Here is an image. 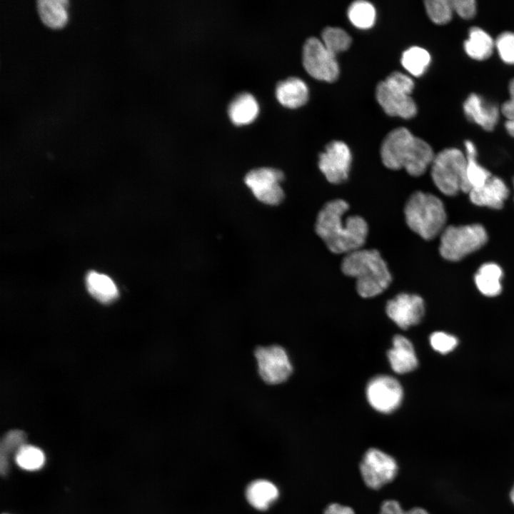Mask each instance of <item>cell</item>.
<instances>
[{"label": "cell", "mask_w": 514, "mask_h": 514, "mask_svg": "<svg viewBox=\"0 0 514 514\" xmlns=\"http://www.w3.org/2000/svg\"><path fill=\"white\" fill-rule=\"evenodd\" d=\"M392 343L387 356L393 371L398 374L414 371L418 366V358L412 343L401 335L395 336Z\"/></svg>", "instance_id": "e0dca14e"}, {"label": "cell", "mask_w": 514, "mask_h": 514, "mask_svg": "<svg viewBox=\"0 0 514 514\" xmlns=\"http://www.w3.org/2000/svg\"><path fill=\"white\" fill-rule=\"evenodd\" d=\"M504 128L507 133L514 138V117L505 119L504 122Z\"/></svg>", "instance_id": "f35d334b"}, {"label": "cell", "mask_w": 514, "mask_h": 514, "mask_svg": "<svg viewBox=\"0 0 514 514\" xmlns=\"http://www.w3.org/2000/svg\"><path fill=\"white\" fill-rule=\"evenodd\" d=\"M404 213L409 228L425 240L435 238L445 228L447 215L444 204L433 194L413 193L405 203Z\"/></svg>", "instance_id": "277c9868"}, {"label": "cell", "mask_w": 514, "mask_h": 514, "mask_svg": "<svg viewBox=\"0 0 514 514\" xmlns=\"http://www.w3.org/2000/svg\"><path fill=\"white\" fill-rule=\"evenodd\" d=\"M503 271L496 263L483 264L475 275V283L483 295L489 297L498 296L502 290L500 280Z\"/></svg>", "instance_id": "603a6c76"}, {"label": "cell", "mask_w": 514, "mask_h": 514, "mask_svg": "<svg viewBox=\"0 0 514 514\" xmlns=\"http://www.w3.org/2000/svg\"><path fill=\"white\" fill-rule=\"evenodd\" d=\"M245 494L246 500L253 508L265 511L278 498L279 490L272 482L258 479L247 485Z\"/></svg>", "instance_id": "d6986e66"}, {"label": "cell", "mask_w": 514, "mask_h": 514, "mask_svg": "<svg viewBox=\"0 0 514 514\" xmlns=\"http://www.w3.org/2000/svg\"><path fill=\"white\" fill-rule=\"evenodd\" d=\"M348 203L343 199L327 202L318 213L315 231L332 253L348 254L362 248L368 233L366 221L345 213Z\"/></svg>", "instance_id": "6da1fadb"}, {"label": "cell", "mask_w": 514, "mask_h": 514, "mask_svg": "<svg viewBox=\"0 0 514 514\" xmlns=\"http://www.w3.org/2000/svg\"><path fill=\"white\" fill-rule=\"evenodd\" d=\"M386 311L399 328L408 329L421 321L425 313V306L420 296L402 293L387 302Z\"/></svg>", "instance_id": "4fadbf2b"}, {"label": "cell", "mask_w": 514, "mask_h": 514, "mask_svg": "<svg viewBox=\"0 0 514 514\" xmlns=\"http://www.w3.org/2000/svg\"><path fill=\"white\" fill-rule=\"evenodd\" d=\"M404 513L399 503L394 500L385 501L380 511V514H404Z\"/></svg>", "instance_id": "8d00e7d4"}, {"label": "cell", "mask_w": 514, "mask_h": 514, "mask_svg": "<svg viewBox=\"0 0 514 514\" xmlns=\"http://www.w3.org/2000/svg\"><path fill=\"white\" fill-rule=\"evenodd\" d=\"M495 49L503 63L514 66V31L500 33L495 39Z\"/></svg>", "instance_id": "1f68e13d"}, {"label": "cell", "mask_w": 514, "mask_h": 514, "mask_svg": "<svg viewBox=\"0 0 514 514\" xmlns=\"http://www.w3.org/2000/svg\"><path fill=\"white\" fill-rule=\"evenodd\" d=\"M14 458L16 464L21 468L29 471L40 469L45 462L43 451L36 446L27 444L19 448Z\"/></svg>", "instance_id": "f1b7e54d"}, {"label": "cell", "mask_w": 514, "mask_h": 514, "mask_svg": "<svg viewBox=\"0 0 514 514\" xmlns=\"http://www.w3.org/2000/svg\"><path fill=\"white\" fill-rule=\"evenodd\" d=\"M435 155L428 142L403 127L391 131L381 148V160L386 167L391 170L403 168L413 176L425 173Z\"/></svg>", "instance_id": "7a4b0ae2"}, {"label": "cell", "mask_w": 514, "mask_h": 514, "mask_svg": "<svg viewBox=\"0 0 514 514\" xmlns=\"http://www.w3.org/2000/svg\"><path fill=\"white\" fill-rule=\"evenodd\" d=\"M404 514H428V513L420 508H414L408 511H405Z\"/></svg>", "instance_id": "ab89813d"}, {"label": "cell", "mask_w": 514, "mask_h": 514, "mask_svg": "<svg viewBox=\"0 0 514 514\" xmlns=\"http://www.w3.org/2000/svg\"><path fill=\"white\" fill-rule=\"evenodd\" d=\"M351 160L348 146L343 141H333L319 154L318 165L328 182L339 184L347 180Z\"/></svg>", "instance_id": "7c38bea8"}, {"label": "cell", "mask_w": 514, "mask_h": 514, "mask_svg": "<svg viewBox=\"0 0 514 514\" xmlns=\"http://www.w3.org/2000/svg\"><path fill=\"white\" fill-rule=\"evenodd\" d=\"M303 64L306 71L318 80L333 82L339 75L336 55L316 37L308 38L303 45Z\"/></svg>", "instance_id": "9c48e42d"}, {"label": "cell", "mask_w": 514, "mask_h": 514, "mask_svg": "<svg viewBox=\"0 0 514 514\" xmlns=\"http://www.w3.org/2000/svg\"><path fill=\"white\" fill-rule=\"evenodd\" d=\"M466 163L465 152L458 148H446L435 155L430 175L441 193L449 196L457 195L460 191L469 193Z\"/></svg>", "instance_id": "5b68a950"}, {"label": "cell", "mask_w": 514, "mask_h": 514, "mask_svg": "<svg viewBox=\"0 0 514 514\" xmlns=\"http://www.w3.org/2000/svg\"><path fill=\"white\" fill-rule=\"evenodd\" d=\"M343 273L356 279V291L363 298L382 293L392 281L386 261L375 249H358L345 256L341 263Z\"/></svg>", "instance_id": "3957f363"}, {"label": "cell", "mask_w": 514, "mask_h": 514, "mask_svg": "<svg viewBox=\"0 0 514 514\" xmlns=\"http://www.w3.org/2000/svg\"><path fill=\"white\" fill-rule=\"evenodd\" d=\"M259 111L256 98L249 92L238 93L231 101L228 112L231 120L237 125L253 121Z\"/></svg>", "instance_id": "44dd1931"}, {"label": "cell", "mask_w": 514, "mask_h": 514, "mask_svg": "<svg viewBox=\"0 0 514 514\" xmlns=\"http://www.w3.org/2000/svg\"><path fill=\"white\" fill-rule=\"evenodd\" d=\"M66 0H38L36 7L41 20L48 26L59 28L67 21Z\"/></svg>", "instance_id": "cb8c5ba5"}, {"label": "cell", "mask_w": 514, "mask_h": 514, "mask_svg": "<svg viewBox=\"0 0 514 514\" xmlns=\"http://www.w3.org/2000/svg\"><path fill=\"white\" fill-rule=\"evenodd\" d=\"M253 356L258 376L268 386L283 383L292 374L291 359L280 345L259 346L255 349Z\"/></svg>", "instance_id": "52a82bcc"}, {"label": "cell", "mask_w": 514, "mask_h": 514, "mask_svg": "<svg viewBox=\"0 0 514 514\" xmlns=\"http://www.w3.org/2000/svg\"><path fill=\"white\" fill-rule=\"evenodd\" d=\"M462 109L468 121L487 132L495 130L501 116L500 106L475 92L466 96Z\"/></svg>", "instance_id": "5bb4252c"}, {"label": "cell", "mask_w": 514, "mask_h": 514, "mask_svg": "<svg viewBox=\"0 0 514 514\" xmlns=\"http://www.w3.org/2000/svg\"><path fill=\"white\" fill-rule=\"evenodd\" d=\"M366 394L370 405L382 413L395 410L403 400V388L398 380L387 375H379L370 380Z\"/></svg>", "instance_id": "8fae6325"}, {"label": "cell", "mask_w": 514, "mask_h": 514, "mask_svg": "<svg viewBox=\"0 0 514 514\" xmlns=\"http://www.w3.org/2000/svg\"><path fill=\"white\" fill-rule=\"evenodd\" d=\"M376 94L378 102L388 115L403 119L416 115L417 106L410 94L388 86L384 81L377 85Z\"/></svg>", "instance_id": "9a60e30c"}, {"label": "cell", "mask_w": 514, "mask_h": 514, "mask_svg": "<svg viewBox=\"0 0 514 514\" xmlns=\"http://www.w3.org/2000/svg\"><path fill=\"white\" fill-rule=\"evenodd\" d=\"M324 514H355L353 509L348 506L338 503H332L325 510Z\"/></svg>", "instance_id": "74e56055"}, {"label": "cell", "mask_w": 514, "mask_h": 514, "mask_svg": "<svg viewBox=\"0 0 514 514\" xmlns=\"http://www.w3.org/2000/svg\"><path fill=\"white\" fill-rule=\"evenodd\" d=\"M26 435L20 430H12L6 433L0 444V468L1 475H6L9 470V458L14 456L21 447L26 444Z\"/></svg>", "instance_id": "484cf974"}, {"label": "cell", "mask_w": 514, "mask_h": 514, "mask_svg": "<svg viewBox=\"0 0 514 514\" xmlns=\"http://www.w3.org/2000/svg\"><path fill=\"white\" fill-rule=\"evenodd\" d=\"M454 14L466 21L473 19L478 13L475 0H450Z\"/></svg>", "instance_id": "836d02e7"}, {"label": "cell", "mask_w": 514, "mask_h": 514, "mask_svg": "<svg viewBox=\"0 0 514 514\" xmlns=\"http://www.w3.org/2000/svg\"><path fill=\"white\" fill-rule=\"evenodd\" d=\"M510 497L512 503L514 504V486L510 491Z\"/></svg>", "instance_id": "60d3db41"}, {"label": "cell", "mask_w": 514, "mask_h": 514, "mask_svg": "<svg viewBox=\"0 0 514 514\" xmlns=\"http://www.w3.org/2000/svg\"><path fill=\"white\" fill-rule=\"evenodd\" d=\"M276 95L278 101L284 106L297 108L308 101V89L302 79L289 77L277 84Z\"/></svg>", "instance_id": "ffe728a7"}, {"label": "cell", "mask_w": 514, "mask_h": 514, "mask_svg": "<svg viewBox=\"0 0 514 514\" xmlns=\"http://www.w3.org/2000/svg\"><path fill=\"white\" fill-rule=\"evenodd\" d=\"M487 241V232L480 224L449 226L440 234L439 251L445 259L458 261L480 249Z\"/></svg>", "instance_id": "8992f818"}, {"label": "cell", "mask_w": 514, "mask_h": 514, "mask_svg": "<svg viewBox=\"0 0 514 514\" xmlns=\"http://www.w3.org/2000/svg\"><path fill=\"white\" fill-rule=\"evenodd\" d=\"M384 81L390 86L410 94L414 89V82L410 77L402 73L395 71L390 74Z\"/></svg>", "instance_id": "e575fe53"}, {"label": "cell", "mask_w": 514, "mask_h": 514, "mask_svg": "<svg viewBox=\"0 0 514 514\" xmlns=\"http://www.w3.org/2000/svg\"><path fill=\"white\" fill-rule=\"evenodd\" d=\"M468 194L471 202L477 206L500 209L509 196V189L500 178L492 176L480 187L472 188Z\"/></svg>", "instance_id": "2e32d148"}, {"label": "cell", "mask_w": 514, "mask_h": 514, "mask_svg": "<svg viewBox=\"0 0 514 514\" xmlns=\"http://www.w3.org/2000/svg\"><path fill=\"white\" fill-rule=\"evenodd\" d=\"M283 173L274 168L261 167L251 170L244 178V182L255 198L261 203L276 206L284 199L281 183Z\"/></svg>", "instance_id": "ba28073f"}, {"label": "cell", "mask_w": 514, "mask_h": 514, "mask_svg": "<svg viewBox=\"0 0 514 514\" xmlns=\"http://www.w3.org/2000/svg\"><path fill=\"white\" fill-rule=\"evenodd\" d=\"M322 42L333 54L347 50L351 44L348 34L341 28L326 27L321 34Z\"/></svg>", "instance_id": "4dcf8cb0"}, {"label": "cell", "mask_w": 514, "mask_h": 514, "mask_svg": "<svg viewBox=\"0 0 514 514\" xmlns=\"http://www.w3.org/2000/svg\"><path fill=\"white\" fill-rule=\"evenodd\" d=\"M431 61L430 53L420 46L405 50L401 58L403 67L413 76H420L426 71Z\"/></svg>", "instance_id": "4316f807"}, {"label": "cell", "mask_w": 514, "mask_h": 514, "mask_svg": "<svg viewBox=\"0 0 514 514\" xmlns=\"http://www.w3.org/2000/svg\"><path fill=\"white\" fill-rule=\"evenodd\" d=\"M508 89L509 99L500 106L501 115L505 119L514 117V77L509 81Z\"/></svg>", "instance_id": "d590c367"}, {"label": "cell", "mask_w": 514, "mask_h": 514, "mask_svg": "<svg viewBox=\"0 0 514 514\" xmlns=\"http://www.w3.org/2000/svg\"><path fill=\"white\" fill-rule=\"evenodd\" d=\"M463 48L467 56L472 60L484 61L490 59L495 51V39L483 28L473 26L468 29Z\"/></svg>", "instance_id": "ac0fdd59"}, {"label": "cell", "mask_w": 514, "mask_h": 514, "mask_svg": "<svg viewBox=\"0 0 514 514\" xmlns=\"http://www.w3.org/2000/svg\"><path fill=\"white\" fill-rule=\"evenodd\" d=\"M464 148L467 161V181L471 190L485 183L492 176V174L478 162L477 148L472 141L465 140L464 141Z\"/></svg>", "instance_id": "d4e9b609"}, {"label": "cell", "mask_w": 514, "mask_h": 514, "mask_svg": "<svg viewBox=\"0 0 514 514\" xmlns=\"http://www.w3.org/2000/svg\"><path fill=\"white\" fill-rule=\"evenodd\" d=\"M430 343L437 352L445 354L452 351L458 345L457 338L444 332H435L430 336Z\"/></svg>", "instance_id": "d6a6232c"}, {"label": "cell", "mask_w": 514, "mask_h": 514, "mask_svg": "<svg viewBox=\"0 0 514 514\" xmlns=\"http://www.w3.org/2000/svg\"><path fill=\"white\" fill-rule=\"evenodd\" d=\"M424 6L428 18L437 25H445L453 19L454 11L450 0H426Z\"/></svg>", "instance_id": "f546056e"}, {"label": "cell", "mask_w": 514, "mask_h": 514, "mask_svg": "<svg viewBox=\"0 0 514 514\" xmlns=\"http://www.w3.org/2000/svg\"><path fill=\"white\" fill-rule=\"evenodd\" d=\"M89 293L101 303L114 302L119 296L118 288L108 276L96 271H90L86 277Z\"/></svg>", "instance_id": "7402d4cb"}, {"label": "cell", "mask_w": 514, "mask_h": 514, "mask_svg": "<svg viewBox=\"0 0 514 514\" xmlns=\"http://www.w3.org/2000/svg\"><path fill=\"white\" fill-rule=\"evenodd\" d=\"M348 16L351 22L360 29L371 28L376 19V10L374 6L366 1H356L353 2L348 10Z\"/></svg>", "instance_id": "83f0119b"}, {"label": "cell", "mask_w": 514, "mask_h": 514, "mask_svg": "<svg viewBox=\"0 0 514 514\" xmlns=\"http://www.w3.org/2000/svg\"><path fill=\"white\" fill-rule=\"evenodd\" d=\"M360 471L366 485L376 490L395 478L398 465L388 454L377 448H370L361 460Z\"/></svg>", "instance_id": "30bf717a"}]
</instances>
